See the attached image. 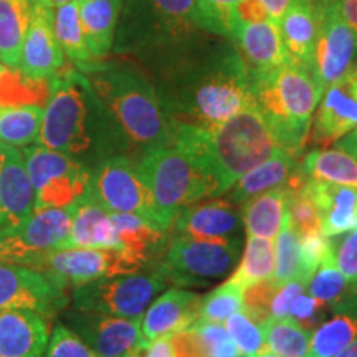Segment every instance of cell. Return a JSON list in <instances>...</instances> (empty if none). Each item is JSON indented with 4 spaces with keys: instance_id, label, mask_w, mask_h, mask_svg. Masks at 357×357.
<instances>
[{
    "instance_id": "cell-48",
    "label": "cell",
    "mask_w": 357,
    "mask_h": 357,
    "mask_svg": "<svg viewBox=\"0 0 357 357\" xmlns=\"http://www.w3.org/2000/svg\"><path fill=\"white\" fill-rule=\"evenodd\" d=\"M142 357H176V339L174 334L151 341L146 346Z\"/></svg>"
},
{
    "instance_id": "cell-41",
    "label": "cell",
    "mask_w": 357,
    "mask_h": 357,
    "mask_svg": "<svg viewBox=\"0 0 357 357\" xmlns=\"http://www.w3.org/2000/svg\"><path fill=\"white\" fill-rule=\"evenodd\" d=\"M225 329L243 357H257L261 351H265L261 326L243 310L227 318Z\"/></svg>"
},
{
    "instance_id": "cell-38",
    "label": "cell",
    "mask_w": 357,
    "mask_h": 357,
    "mask_svg": "<svg viewBox=\"0 0 357 357\" xmlns=\"http://www.w3.org/2000/svg\"><path fill=\"white\" fill-rule=\"evenodd\" d=\"M48 98V79H33L19 68L2 66L0 70V108L17 105L45 106Z\"/></svg>"
},
{
    "instance_id": "cell-51",
    "label": "cell",
    "mask_w": 357,
    "mask_h": 357,
    "mask_svg": "<svg viewBox=\"0 0 357 357\" xmlns=\"http://www.w3.org/2000/svg\"><path fill=\"white\" fill-rule=\"evenodd\" d=\"M334 146L346 151V153H349L352 155V158L357 159V128L352 132L347 134V136L342 137V139H339Z\"/></svg>"
},
{
    "instance_id": "cell-49",
    "label": "cell",
    "mask_w": 357,
    "mask_h": 357,
    "mask_svg": "<svg viewBox=\"0 0 357 357\" xmlns=\"http://www.w3.org/2000/svg\"><path fill=\"white\" fill-rule=\"evenodd\" d=\"M333 3L339 17L357 32V0H333Z\"/></svg>"
},
{
    "instance_id": "cell-33",
    "label": "cell",
    "mask_w": 357,
    "mask_h": 357,
    "mask_svg": "<svg viewBox=\"0 0 357 357\" xmlns=\"http://www.w3.org/2000/svg\"><path fill=\"white\" fill-rule=\"evenodd\" d=\"M357 336V312H334L311 333L303 357H334Z\"/></svg>"
},
{
    "instance_id": "cell-6",
    "label": "cell",
    "mask_w": 357,
    "mask_h": 357,
    "mask_svg": "<svg viewBox=\"0 0 357 357\" xmlns=\"http://www.w3.org/2000/svg\"><path fill=\"white\" fill-rule=\"evenodd\" d=\"M321 89L301 66L284 63L253 79V98L281 149L303 153Z\"/></svg>"
},
{
    "instance_id": "cell-29",
    "label": "cell",
    "mask_w": 357,
    "mask_h": 357,
    "mask_svg": "<svg viewBox=\"0 0 357 357\" xmlns=\"http://www.w3.org/2000/svg\"><path fill=\"white\" fill-rule=\"evenodd\" d=\"M53 30L66 60H70L75 68L86 75L100 66L101 61L91 55L84 37L79 20V0L53 8Z\"/></svg>"
},
{
    "instance_id": "cell-11",
    "label": "cell",
    "mask_w": 357,
    "mask_h": 357,
    "mask_svg": "<svg viewBox=\"0 0 357 357\" xmlns=\"http://www.w3.org/2000/svg\"><path fill=\"white\" fill-rule=\"evenodd\" d=\"M29 266L50 275L68 289L100 278L146 270L121 247L53 250L33 260Z\"/></svg>"
},
{
    "instance_id": "cell-57",
    "label": "cell",
    "mask_w": 357,
    "mask_h": 357,
    "mask_svg": "<svg viewBox=\"0 0 357 357\" xmlns=\"http://www.w3.org/2000/svg\"><path fill=\"white\" fill-rule=\"evenodd\" d=\"M356 45H357V32H356Z\"/></svg>"
},
{
    "instance_id": "cell-54",
    "label": "cell",
    "mask_w": 357,
    "mask_h": 357,
    "mask_svg": "<svg viewBox=\"0 0 357 357\" xmlns=\"http://www.w3.org/2000/svg\"><path fill=\"white\" fill-rule=\"evenodd\" d=\"M257 357H281V356H278V354H275V352L265 349V351H261L260 354H258Z\"/></svg>"
},
{
    "instance_id": "cell-35",
    "label": "cell",
    "mask_w": 357,
    "mask_h": 357,
    "mask_svg": "<svg viewBox=\"0 0 357 357\" xmlns=\"http://www.w3.org/2000/svg\"><path fill=\"white\" fill-rule=\"evenodd\" d=\"M275 271V242L273 240L248 236L242 260L229 280L248 289L250 287L271 278Z\"/></svg>"
},
{
    "instance_id": "cell-46",
    "label": "cell",
    "mask_w": 357,
    "mask_h": 357,
    "mask_svg": "<svg viewBox=\"0 0 357 357\" xmlns=\"http://www.w3.org/2000/svg\"><path fill=\"white\" fill-rule=\"evenodd\" d=\"M238 2L242 0H199V6L207 20L212 24L215 33L229 38L231 12Z\"/></svg>"
},
{
    "instance_id": "cell-53",
    "label": "cell",
    "mask_w": 357,
    "mask_h": 357,
    "mask_svg": "<svg viewBox=\"0 0 357 357\" xmlns=\"http://www.w3.org/2000/svg\"><path fill=\"white\" fill-rule=\"evenodd\" d=\"M48 3H50V6L55 8V7H58V6H63V3H68V2H75V0H47Z\"/></svg>"
},
{
    "instance_id": "cell-44",
    "label": "cell",
    "mask_w": 357,
    "mask_h": 357,
    "mask_svg": "<svg viewBox=\"0 0 357 357\" xmlns=\"http://www.w3.org/2000/svg\"><path fill=\"white\" fill-rule=\"evenodd\" d=\"M331 240V257L342 275L357 287V229L346 231Z\"/></svg>"
},
{
    "instance_id": "cell-17",
    "label": "cell",
    "mask_w": 357,
    "mask_h": 357,
    "mask_svg": "<svg viewBox=\"0 0 357 357\" xmlns=\"http://www.w3.org/2000/svg\"><path fill=\"white\" fill-rule=\"evenodd\" d=\"M242 208L223 197L194 202L178 211L172 235L217 243H242Z\"/></svg>"
},
{
    "instance_id": "cell-7",
    "label": "cell",
    "mask_w": 357,
    "mask_h": 357,
    "mask_svg": "<svg viewBox=\"0 0 357 357\" xmlns=\"http://www.w3.org/2000/svg\"><path fill=\"white\" fill-rule=\"evenodd\" d=\"M136 167L158 208L172 225L182 207L218 197L215 182L177 146L142 153Z\"/></svg>"
},
{
    "instance_id": "cell-24",
    "label": "cell",
    "mask_w": 357,
    "mask_h": 357,
    "mask_svg": "<svg viewBox=\"0 0 357 357\" xmlns=\"http://www.w3.org/2000/svg\"><path fill=\"white\" fill-rule=\"evenodd\" d=\"M303 187L318 211L321 231L326 236L357 229V189L307 177Z\"/></svg>"
},
{
    "instance_id": "cell-39",
    "label": "cell",
    "mask_w": 357,
    "mask_h": 357,
    "mask_svg": "<svg viewBox=\"0 0 357 357\" xmlns=\"http://www.w3.org/2000/svg\"><path fill=\"white\" fill-rule=\"evenodd\" d=\"M245 289L235 281L227 280L215 289L200 298L199 319L211 323H225L229 316L243 310Z\"/></svg>"
},
{
    "instance_id": "cell-8",
    "label": "cell",
    "mask_w": 357,
    "mask_h": 357,
    "mask_svg": "<svg viewBox=\"0 0 357 357\" xmlns=\"http://www.w3.org/2000/svg\"><path fill=\"white\" fill-rule=\"evenodd\" d=\"M86 195L109 213L136 215L162 231L172 229L142 182L136 159L129 154H116L98 162L91 169Z\"/></svg>"
},
{
    "instance_id": "cell-18",
    "label": "cell",
    "mask_w": 357,
    "mask_h": 357,
    "mask_svg": "<svg viewBox=\"0 0 357 357\" xmlns=\"http://www.w3.org/2000/svg\"><path fill=\"white\" fill-rule=\"evenodd\" d=\"M65 66L66 56L53 30V7L47 0H33L19 70L29 78L50 79Z\"/></svg>"
},
{
    "instance_id": "cell-25",
    "label": "cell",
    "mask_w": 357,
    "mask_h": 357,
    "mask_svg": "<svg viewBox=\"0 0 357 357\" xmlns=\"http://www.w3.org/2000/svg\"><path fill=\"white\" fill-rule=\"evenodd\" d=\"M303 153H293V151H278L270 159L263 160L252 171L242 176L225 194L220 195L227 202L242 205L248 199L255 197L263 192L273 189H284L300 166Z\"/></svg>"
},
{
    "instance_id": "cell-20",
    "label": "cell",
    "mask_w": 357,
    "mask_h": 357,
    "mask_svg": "<svg viewBox=\"0 0 357 357\" xmlns=\"http://www.w3.org/2000/svg\"><path fill=\"white\" fill-rule=\"evenodd\" d=\"M35 211V192L20 147L0 142V217L3 227H15Z\"/></svg>"
},
{
    "instance_id": "cell-30",
    "label": "cell",
    "mask_w": 357,
    "mask_h": 357,
    "mask_svg": "<svg viewBox=\"0 0 357 357\" xmlns=\"http://www.w3.org/2000/svg\"><path fill=\"white\" fill-rule=\"evenodd\" d=\"M298 171L307 178L357 189V159L336 146L316 147L301 155Z\"/></svg>"
},
{
    "instance_id": "cell-37",
    "label": "cell",
    "mask_w": 357,
    "mask_h": 357,
    "mask_svg": "<svg viewBox=\"0 0 357 357\" xmlns=\"http://www.w3.org/2000/svg\"><path fill=\"white\" fill-rule=\"evenodd\" d=\"M275 242V271L271 275V287H281L288 281L301 280V252H300V235L293 229L288 211H284L283 223L276 235Z\"/></svg>"
},
{
    "instance_id": "cell-45",
    "label": "cell",
    "mask_w": 357,
    "mask_h": 357,
    "mask_svg": "<svg viewBox=\"0 0 357 357\" xmlns=\"http://www.w3.org/2000/svg\"><path fill=\"white\" fill-rule=\"evenodd\" d=\"M329 247H331V240L321 230L300 236L301 280H305L306 283L311 280V276L318 270L323 258L328 255Z\"/></svg>"
},
{
    "instance_id": "cell-42",
    "label": "cell",
    "mask_w": 357,
    "mask_h": 357,
    "mask_svg": "<svg viewBox=\"0 0 357 357\" xmlns=\"http://www.w3.org/2000/svg\"><path fill=\"white\" fill-rule=\"evenodd\" d=\"M45 357H100L73 329L56 324L50 333Z\"/></svg>"
},
{
    "instance_id": "cell-43",
    "label": "cell",
    "mask_w": 357,
    "mask_h": 357,
    "mask_svg": "<svg viewBox=\"0 0 357 357\" xmlns=\"http://www.w3.org/2000/svg\"><path fill=\"white\" fill-rule=\"evenodd\" d=\"M329 314H333L331 307L305 293L298 294L288 310V319H293L310 331H314L324 319H328Z\"/></svg>"
},
{
    "instance_id": "cell-1",
    "label": "cell",
    "mask_w": 357,
    "mask_h": 357,
    "mask_svg": "<svg viewBox=\"0 0 357 357\" xmlns=\"http://www.w3.org/2000/svg\"><path fill=\"white\" fill-rule=\"evenodd\" d=\"M144 63L172 129L218 126L255 100L242 55L220 35L200 33Z\"/></svg>"
},
{
    "instance_id": "cell-34",
    "label": "cell",
    "mask_w": 357,
    "mask_h": 357,
    "mask_svg": "<svg viewBox=\"0 0 357 357\" xmlns=\"http://www.w3.org/2000/svg\"><path fill=\"white\" fill-rule=\"evenodd\" d=\"M43 106L17 105L0 108V142L25 147L38 142Z\"/></svg>"
},
{
    "instance_id": "cell-40",
    "label": "cell",
    "mask_w": 357,
    "mask_h": 357,
    "mask_svg": "<svg viewBox=\"0 0 357 357\" xmlns=\"http://www.w3.org/2000/svg\"><path fill=\"white\" fill-rule=\"evenodd\" d=\"M205 357H242L222 323L197 319L187 329Z\"/></svg>"
},
{
    "instance_id": "cell-15",
    "label": "cell",
    "mask_w": 357,
    "mask_h": 357,
    "mask_svg": "<svg viewBox=\"0 0 357 357\" xmlns=\"http://www.w3.org/2000/svg\"><path fill=\"white\" fill-rule=\"evenodd\" d=\"M356 55V30L339 17L333 0L323 2L321 29L310 71L321 93L351 68Z\"/></svg>"
},
{
    "instance_id": "cell-21",
    "label": "cell",
    "mask_w": 357,
    "mask_h": 357,
    "mask_svg": "<svg viewBox=\"0 0 357 357\" xmlns=\"http://www.w3.org/2000/svg\"><path fill=\"white\" fill-rule=\"evenodd\" d=\"M200 296L189 289L169 288L151 303L141 319V333L149 344L154 339L184 333L199 319Z\"/></svg>"
},
{
    "instance_id": "cell-58",
    "label": "cell",
    "mask_w": 357,
    "mask_h": 357,
    "mask_svg": "<svg viewBox=\"0 0 357 357\" xmlns=\"http://www.w3.org/2000/svg\"><path fill=\"white\" fill-rule=\"evenodd\" d=\"M2 66H3V65H2V63H0V70H2Z\"/></svg>"
},
{
    "instance_id": "cell-32",
    "label": "cell",
    "mask_w": 357,
    "mask_h": 357,
    "mask_svg": "<svg viewBox=\"0 0 357 357\" xmlns=\"http://www.w3.org/2000/svg\"><path fill=\"white\" fill-rule=\"evenodd\" d=\"M33 0H0V63L19 68Z\"/></svg>"
},
{
    "instance_id": "cell-14",
    "label": "cell",
    "mask_w": 357,
    "mask_h": 357,
    "mask_svg": "<svg viewBox=\"0 0 357 357\" xmlns=\"http://www.w3.org/2000/svg\"><path fill=\"white\" fill-rule=\"evenodd\" d=\"M357 128V58L337 82L324 89L312 116L307 142L316 147L336 144Z\"/></svg>"
},
{
    "instance_id": "cell-56",
    "label": "cell",
    "mask_w": 357,
    "mask_h": 357,
    "mask_svg": "<svg viewBox=\"0 0 357 357\" xmlns=\"http://www.w3.org/2000/svg\"><path fill=\"white\" fill-rule=\"evenodd\" d=\"M3 227V222H2V217H0V229H2Z\"/></svg>"
},
{
    "instance_id": "cell-22",
    "label": "cell",
    "mask_w": 357,
    "mask_h": 357,
    "mask_svg": "<svg viewBox=\"0 0 357 357\" xmlns=\"http://www.w3.org/2000/svg\"><path fill=\"white\" fill-rule=\"evenodd\" d=\"M50 324L32 310H0V357H45Z\"/></svg>"
},
{
    "instance_id": "cell-12",
    "label": "cell",
    "mask_w": 357,
    "mask_h": 357,
    "mask_svg": "<svg viewBox=\"0 0 357 357\" xmlns=\"http://www.w3.org/2000/svg\"><path fill=\"white\" fill-rule=\"evenodd\" d=\"M75 202L68 207L35 211L15 227L0 229V260L29 266L37 258L60 248L70 234Z\"/></svg>"
},
{
    "instance_id": "cell-4",
    "label": "cell",
    "mask_w": 357,
    "mask_h": 357,
    "mask_svg": "<svg viewBox=\"0 0 357 357\" xmlns=\"http://www.w3.org/2000/svg\"><path fill=\"white\" fill-rule=\"evenodd\" d=\"M86 77L137 155L174 146V131L146 71L129 61L105 60Z\"/></svg>"
},
{
    "instance_id": "cell-23",
    "label": "cell",
    "mask_w": 357,
    "mask_h": 357,
    "mask_svg": "<svg viewBox=\"0 0 357 357\" xmlns=\"http://www.w3.org/2000/svg\"><path fill=\"white\" fill-rule=\"evenodd\" d=\"M321 6L316 0H298L284 12L278 29L289 61L311 71L321 29Z\"/></svg>"
},
{
    "instance_id": "cell-55",
    "label": "cell",
    "mask_w": 357,
    "mask_h": 357,
    "mask_svg": "<svg viewBox=\"0 0 357 357\" xmlns=\"http://www.w3.org/2000/svg\"><path fill=\"white\" fill-rule=\"evenodd\" d=\"M142 352H144V349H134L124 357H142Z\"/></svg>"
},
{
    "instance_id": "cell-19",
    "label": "cell",
    "mask_w": 357,
    "mask_h": 357,
    "mask_svg": "<svg viewBox=\"0 0 357 357\" xmlns=\"http://www.w3.org/2000/svg\"><path fill=\"white\" fill-rule=\"evenodd\" d=\"M229 40L242 55L252 79L289 63L287 50L281 42L278 24L273 20L234 24Z\"/></svg>"
},
{
    "instance_id": "cell-9",
    "label": "cell",
    "mask_w": 357,
    "mask_h": 357,
    "mask_svg": "<svg viewBox=\"0 0 357 357\" xmlns=\"http://www.w3.org/2000/svg\"><path fill=\"white\" fill-rule=\"evenodd\" d=\"M167 284L166 276L153 265L142 273L108 276L71 288V305L78 311L141 321L154 298Z\"/></svg>"
},
{
    "instance_id": "cell-3",
    "label": "cell",
    "mask_w": 357,
    "mask_h": 357,
    "mask_svg": "<svg viewBox=\"0 0 357 357\" xmlns=\"http://www.w3.org/2000/svg\"><path fill=\"white\" fill-rule=\"evenodd\" d=\"M174 146L185 151L217 184L218 197L263 160L283 151L255 100L218 126L174 128Z\"/></svg>"
},
{
    "instance_id": "cell-10",
    "label": "cell",
    "mask_w": 357,
    "mask_h": 357,
    "mask_svg": "<svg viewBox=\"0 0 357 357\" xmlns=\"http://www.w3.org/2000/svg\"><path fill=\"white\" fill-rule=\"evenodd\" d=\"M242 243H217L172 235L155 268L169 283L202 288L230 273L240 260Z\"/></svg>"
},
{
    "instance_id": "cell-50",
    "label": "cell",
    "mask_w": 357,
    "mask_h": 357,
    "mask_svg": "<svg viewBox=\"0 0 357 357\" xmlns=\"http://www.w3.org/2000/svg\"><path fill=\"white\" fill-rule=\"evenodd\" d=\"M258 2H260L263 8H265L268 17H270L275 24H278L281 17L284 15V12H287L293 3H296L298 0H258Z\"/></svg>"
},
{
    "instance_id": "cell-47",
    "label": "cell",
    "mask_w": 357,
    "mask_h": 357,
    "mask_svg": "<svg viewBox=\"0 0 357 357\" xmlns=\"http://www.w3.org/2000/svg\"><path fill=\"white\" fill-rule=\"evenodd\" d=\"M271 20L268 17L265 8L258 0H242L236 3V7L231 12L230 29L234 24H253V22H263ZM230 35V33H229Z\"/></svg>"
},
{
    "instance_id": "cell-31",
    "label": "cell",
    "mask_w": 357,
    "mask_h": 357,
    "mask_svg": "<svg viewBox=\"0 0 357 357\" xmlns=\"http://www.w3.org/2000/svg\"><path fill=\"white\" fill-rule=\"evenodd\" d=\"M247 236L273 240L278 235L287 211V192L273 189L258 194L240 205Z\"/></svg>"
},
{
    "instance_id": "cell-13",
    "label": "cell",
    "mask_w": 357,
    "mask_h": 357,
    "mask_svg": "<svg viewBox=\"0 0 357 357\" xmlns=\"http://www.w3.org/2000/svg\"><path fill=\"white\" fill-rule=\"evenodd\" d=\"M68 288L37 268L0 260V310H32L52 319L68 307Z\"/></svg>"
},
{
    "instance_id": "cell-36",
    "label": "cell",
    "mask_w": 357,
    "mask_h": 357,
    "mask_svg": "<svg viewBox=\"0 0 357 357\" xmlns=\"http://www.w3.org/2000/svg\"><path fill=\"white\" fill-rule=\"evenodd\" d=\"M265 349L281 357H303L311 341L310 329L294 323L293 319H268L261 323Z\"/></svg>"
},
{
    "instance_id": "cell-27",
    "label": "cell",
    "mask_w": 357,
    "mask_h": 357,
    "mask_svg": "<svg viewBox=\"0 0 357 357\" xmlns=\"http://www.w3.org/2000/svg\"><path fill=\"white\" fill-rule=\"evenodd\" d=\"M111 217L124 252L144 268L155 265L167 247L171 234L158 230L142 218L129 213H111Z\"/></svg>"
},
{
    "instance_id": "cell-2",
    "label": "cell",
    "mask_w": 357,
    "mask_h": 357,
    "mask_svg": "<svg viewBox=\"0 0 357 357\" xmlns=\"http://www.w3.org/2000/svg\"><path fill=\"white\" fill-rule=\"evenodd\" d=\"M38 144L70 155L89 169L111 155L134 153L86 75L73 65H66L48 79Z\"/></svg>"
},
{
    "instance_id": "cell-52",
    "label": "cell",
    "mask_w": 357,
    "mask_h": 357,
    "mask_svg": "<svg viewBox=\"0 0 357 357\" xmlns=\"http://www.w3.org/2000/svg\"><path fill=\"white\" fill-rule=\"evenodd\" d=\"M334 357H357V336L352 339V341L344 347V349H342L337 356H334Z\"/></svg>"
},
{
    "instance_id": "cell-28",
    "label": "cell",
    "mask_w": 357,
    "mask_h": 357,
    "mask_svg": "<svg viewBox=\"0 0 357 357\" xmlns=\"http://www.w3.org/2000/svg\"><path fill=\"white\" fill-rule=\"evenodd\" d=\"M121 0H79V20L91 55L102 61L113 50Z\"/></svg>"
},
{
    "instance_id": "cell-16",
    "label": "cell",
    "mask_w": 357,
    "mask_h": 357,
    "mask_svg": "<svg viewBox=\"0 0 357 357\" xmlns=\"http://www.w3.org/2000/svg\"><path fill=\"white\" fill-rule=\"evenodd\" d=\"M66 326L73 329L100 357H124L134 349H146L141 321L70 310Z\"/></svg>"
},
{
    "instance_id": "cell-5",
    "label": "cell",
    "mask_w": 357,
    "mask_h": 357,
    "mask_svg": "<svg viewBox=\"0 0 357 357\" xmlns=\"http://www.w3.org/2000/svg\"><path fill=\"white\" fill-rule=\"evenodd\" d=\"M200 33L215 30L199 0H121L113 50L147 61Z\"/></svg>"
},
{
    "instance_id": "cell-26",
    "label": "cell",
    "mask_w": 357,
    "mask_h": 357,
    "mask_svg": "<svg viewBox=\"0 0 357 357\" xmlns=\"http://www.w3.org/2000/svg\"><path fill=\"white\" fill-rule=\"evenodd\" d=\"M118 230L109 212L98 205L86 192L75 202L70 234L58 250L65 248H119Z\"/></svg>"
}]
</instances>
